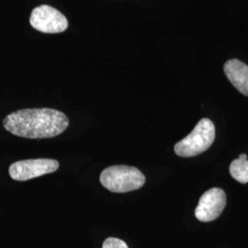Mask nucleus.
I'll return each instance as SVG.
<instances>
[{
    "label": "nucleus",
    "instance_id": "nucleus-1",
    "mask_svg": "<svg viewBox=\"0 0 248 248\" xmlns=\"http://www.w3.org/2000/svg\"><path fill=\"white\" fill-rule=\"evenodd\" d=\"M3 124L14 135L29 139L53 138L66 130L67 116L53 108H26L7 116Z\"/></svg>",
    "mask_w": 248,
    "mask_h": 248
},
{
    "label": "nucleus",
    "instance_id": "nucleus-5",
    "mask_svg": "<svg viewBox=\"0 0 248 248\" xmlns=\"http://www.w3.org/2000/svg\"><path fill=\"white\" fill-rule=\"evenodd\" d=\"M59 168L58 161L49 158L22 160L9 167V175L14 180L26 181L55 172Z\"/></svg>",
    "mask_w": 248,
    "mask_h": 248
},
{
    "label": "nucleus",
    "instance_id": "nucleus-2",
    "mask_svg": "<svg viewBox=\"0 0 248 248\" xmlns=\"http://www.w3.org/2000/svg\"><path fill=\"white\" fill-rule=\"evenodd\" d=\"M100 182L111 192L125 193L142 187L145 183V177L136 168L112 166L102 171Z\"/></svg>",
    "mask_w": 248,
    "mask_h": 248
},
{
    "label": "nucleus",
    "instance_id": "nucleus-9",
    "mask_svg": "<svg viewBox=\"0 0 248 248\" xmlns=\"http://www.w3.org/2000/svg\"><path fill=\"white\" fill-rule=\"evenodd\" d=\"M102 248H129L127 244L123 241V240L115 238V237H108L107 238L104 243Z\"/></svg>",
    "mask_w": 248,
    "mask_h": 248
},
{
    "label": "nucleus",
    "instance_id": "nucleus-6",
    "mask_svg": "<svg viewBox=\"0 0 248 248\" xmlns=\"http://www.w3.org/2000/svg\"><path fill=\"white\" fill-rule=\"evenodd\" d=\"M226 206V195L222 188L213 187L201 197L195 210V216L201 222H208L217 219Z\"/></svg>",
    "mask_w": 248,
    "mask_h": 248
},
{
    "label": "nucleus",
    "instance_id": "nucleus-7",
    "mask_svg": "<svg viewBox=\"0 0 248 248\" xmlns=\"http://www.w3.org/2000/svg\"><path fill=\"white\" fill-rule=\"evenodd\" d=\"M224 72L231 83L246 96H248V65L237 59L224 64Z\"/></svg>",
    "mask_w": 248,
    "mask_h": 248
},
{
    "label": "nucleus",
    "instance_id": "nucleus-4",
    "mask_svg": "<svg viewBox=\"0 0 248 248\" xmlns=\"http://www.w3.org/2000/svg\"><path fill=\"white\" fill-rule=\"evenodd\" d=\"M30 23L33 29L45 33H60L68 27L65 16L48 5H42L33 9Z\"/></svg>",
    "mask_w": 248,
    "mask_h": 248
},
{
    "label": "nucleus",
    "instance_id": "nucleus-3",
    "mask_svg": "<svg viewBox=\"0 0 248 248\" xmlns=\"http://www.w3.org/2000/svg\"><path fill=\"white\" fill-rule=\"evenodd\" d=\"M215 139V127L207 118L202 119L193 131L184 139L176 143L175 153L181 157L196 156L208 150Z\"/></svg>",
    "mask_w": 248,
    "mask_h": 248
},
{
    "label": "nucleus",
    "instance_id": "nucleus-8",
    "mask_svg": "<svg viewBox=\"0 0 248 248\" xmlns=\"http://www.w3.org/2000/svg\"><path fill=\"white\" fill-rule=\"evenodd\" d=\"M231 176L235 180H237L242 184H246L248 182V160L237 159L233 160L231 163Z\"/></svg>",
    "mask_w": 248,
    "mask_h": 248
},
{
    "label": "nucleus",
    "instance_id": "nucleus-10",
    "mask_svg": "<svg viewBox=\"0 0 248 248\" xmlns=\"http://www.w3.org/2000/svg\"><path fill=\"white\" fill-rule=\"evenodd\" d=\"M238 158L239 159H248V155L246 154H242V155H240Z\"/></svg>",
    "mask_w": 248,
    "mask_h": 248
}]
</instances>
